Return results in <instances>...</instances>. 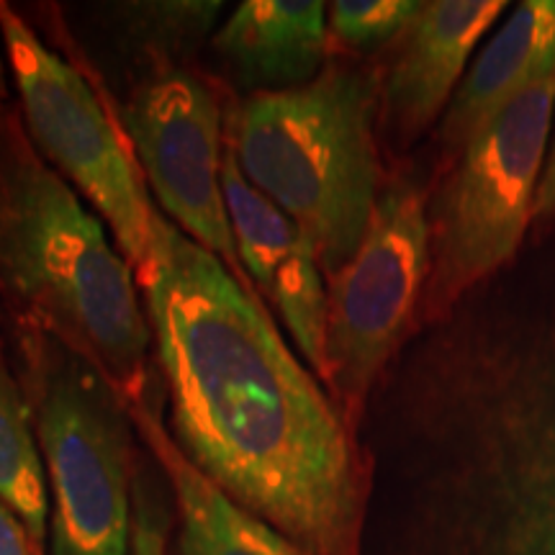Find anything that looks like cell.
Wrapping results in <instances>:
<instances>
[{"label":"cell","instance_id":"obj_1","mask_svg":"<svg viewBox=\"0 0 555 555\" xmlns=\"http://www.w3.org/2000/svg\"><path fill=\"white\" fill-rule=\"evenodd\" d=\"M137 278L185 457L309 553H356L358 481L345 422L268 311L159 214Z\"/></svg>","mask_w":555,"mask_h":555},{"label":"cell","instance_id":"obj_2","mask_svg":"<svg viewBox=\"0 0 555 555\" xmlns=\"http://www.w3.org/2000/svg\"><path fill=\"white\" fill-rule=\"evenodd\" d=\"M134 268L103 224L34 147L24 119L0 111V294L34 332L67 347L124 404L142 401L150 319Z\"/></svg>","mask_w":555,"mask_h":555},{"label":"cell","instance_id":"obj_3","mask_svg":"<svg viewBox=\"0 0 555 555\" xmlns=\"http://www.w3.org/2000/svg\"><path fill=\"white\" fill-rule=\"evenodd\" d=\"M373 75L324 67L298 88L253 93L229 116V144L253 189L314 240L324 273L343 270L378 204Z\"/></svg>","mask_w":555,"mask_h":555},{"label":"cell","instance_id":"obj_4","mask_svg":"<svg viewBox=\"0 0 555 555\" xmlns=\"http://www.w3.org/2000/svg\"><path fill=\"white\" fill-rule=\"evenodd\" d=\"M26 397L52 486V555H129V427L121 397L54 339H26Z\"/></svg>","mask_w":555,"mask_h":555},{"label":"cell","instance_id":"obj_5","mask_svg":"<svg viewBox=\"0 0 555 555\" xmlns=\"http://www.w3.org/2000/svg\"><path fill=\"white\" fill-rule=\"evenodd\" d=\"M555 111V75L515 95L463 150L433 221L427 304L448 309L517 253L535 217Z\"/></svg>","mask_w":555,"mask_h":555},{"label":"cell","instance_id":"obj_6","mask_svg":"<svg viewBox=\"0 0 555 555\" xmlns=\"http://www.w3.org/2000/svg\"><path fill=\"white\" fill-rule=\"evenodd\" d=\"M0 39L34 147L108 221L124 258L139 273L150 262L157 211L127 134L103 108L86 75L47 47L3 0Z\"/></svg>","mask_w":555,"mask_h":555},{"label":"cell","instance_id":"obj_7","mask_svg":"<svg viewBox=\"0 0 555 555\" xmlns=\"http://www.w3.org/2000/svg\"><path fill=\"white\" fill-rule=\"evenodd\" d=\"M433 273V229L414 183L380 193L358 253L330 275L324 384L356 414L397 350Z\"/></svg>","mask_w":555,"mask_h":555},{"label":"cell","instance_id":"obj_8","mask_svg":"<svg viewBox=\"0 0 555 555\" xmlns=\"http://www.w3.org/2000/svg\"><path fill=\"white\" fill-rule=\"evenodd\" d=\"M121 121L172 224L237 275L242 262L221 180V111L211 90L183 69L163 67L139 82Z\"/></svg>","mask_w":555,"mask_h":555},{"label":"cell","instance_id":"obj_9","mask_svg":"<svg viewBox=\"0 0 555 555\" xmlns=\"http://www.w3.org/2000/svg\"><path fill=\"white\" fill-rule=\"evenodd\" d=\"M221 180L242 268L283 319L307 363L324 380L327 291L314 240L286 211L247 183L229 147Z\"/></svg>","mask_w":555,"mask_h":555},{"label":"cell","instance_id":"obj_10","mask_svg":"<svg viewBox=\"0 0 555 555\" xmlns=\"http://www.w3.org/2000/svg\"><path fill=\"white\" fill-rule=\"evenodd\" d=\"M504 9V0L422 3V11L404 31L384 88L393 134L409 142L437 119L457 82L466 78L476 44Z\"/></svg>","mask_w":555,"mask_h":555},{"label":"cell","instance_id":"obj_11","mask_svg":"<svg viewBox=\"0 0 555 555\" xmlns=\"http://www.w3.org/2000/svg\"><path fill=\"white\" fill-rule=\"evenodd\" d=\"M214 52L258 93L298 88L322 73L327 5L319 0H247L214 37Z\"/></svg>","mask_w":555,"mask_h":555},{"label":"cell","instance_id":"obj_12","mask_svg":"<svg viewBox=\"0 0 555 555\" xmlns=\"http://www.w3.org/2000/svg\"><path fill=\"white\" fill-rule=\"evenodd\" d=\"M555 75V0H527L491 37L450 103L442 142L466 144L532 82Z\"/></svg>","mask_w":555,"mask_h":555},{"label":"cell","instance_id":"obj_13","mask_svg":"<svg viewBox=\"0 0 555 555\" xmlns=\"http://www.w3.org/2000/svg\"><path fill=\"white\" fill-rule=\"evenodd\" d=\"M142 401L131 404V412L176 489L183 555H314L201 474Z\"/></svg>","mask_w":555,"mask_h":555},{"label":"cell","instance_id":"obj_14","mask_svg":"<svg viewBox=\"0 0 555 555\" xmlns=\"http://www.w3.org/2000/svg\"><path fill=\"white\" fill-rule=\"evenodd\" d=\"M34 429L31 401L11 373L0 343V502L24 522L34 543H41L47 535L50 496Z\"/></svg>","mask_w":555,"mask_h":555},{"label":"cell","instance_id":"obj_15","mask_svg":"<svg viewBox=\"0 0 555 555\" xmlns=\"http://www.w3.org/2000/svg\"><path fill=\"white\" fill-rule=\"evenodd\" d=\"M420 11L416 0H337L330 5V31L352 50H373L404 37Z\"/></svg>","mask_w":555,"mask_h":555},{"label":"cell","instance_id":"obj_16","mask_svg":"<svg viewBox=\"0 0 555 555\" xmlns=\"http://www.w3.org/2000/svg\"><path fill=\"white\" fill-rule=\"evenodd\" d=\"M129 16L142 37L168 44L196 41L214 26L219 16V3H139L129 5Z\"/></svg>","mask_w":555,"mask_h":555},{"label":"cell","instance_id":"obj_17","mask_svg":"<svg viewBox=\"0 0 555 555\" xmlns=\"http://www.w3.org/2000/svg\"><path fill=\"white\" fill-rule=\"evenodd\" d=\"M131 555H165L168 545V512L163 504L139 496L137 517L131 522Z\"/></svg>","mask_w":555,"mask_h":555},{"label":"cell","instance_id":"obj_18","mask_svg":"<svg viewBox=\"0 0 555 555\" xmlns=\"http://www.w3.org/2000/svg\"><path fill=\"white\" fill-rule=\"evenodd\" d=\"M0 555H34L31 535L3 502H0Z\"/></svg>","mask_w":555,"mask_h":555},{"label":"cell","instance_id":"obj_19","mask_svg":"<svg viewBox=\"0 0 555 555\" xmlns=\"http://www.w3.org/2000/svg\"><path fill=\"white\" fill-rule=\"evenodd\" d=\"M535 217L538 219H555V139H553L551 155L545 157L543 178H540V185H538Z\"/></svg>","mask_w":555,"mask_h":555},{"label":"cell","instance_id":"obj_20","mask_svg":"<svg viewBox=\"0 0 555 555\" xmlns=\"http://www.w3.org/2000/svg\"><path fill=\"white\" fill-rule=\"evenodd\" d=\"M5 101V75H3V60H0V111H3Z\"/></svg>","mask_w":555,"mask_h":555}]
</instances>
